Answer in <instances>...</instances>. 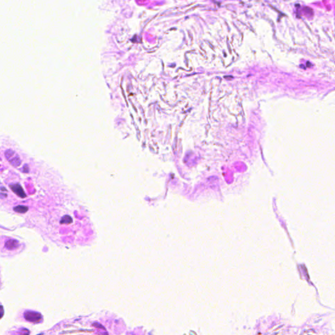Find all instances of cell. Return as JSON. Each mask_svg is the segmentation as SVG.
I'll return each mask as SVG.
<instances>
[{"instance_id": "2", "label": "cell", "mask_w": 335, "mask_h": 335, "mask_svg": "<svg viewBox=\"0 0 335 335\" xmlns=\"http://www.w3.org/2000/svg\"><path fill=\"white\" fill-rule=\"evenodd\" d=\"M25 319L30 322H39L41 320V316L39 313H37L33 311H27L24 313Z\"/></svg>"}, {"instance_id": "3", "label": "cell", "mask_w": 335, "mask_h": 335, "mask_svg": "<svg viewBox=\"0 0 335 335\" xmlns=\"http://www.w3.org/2000/svg\"><path fill=\"white\" fill-rule=\"evenodd\" d=\"M10 188L13 191L14 193H15L19 197L24 198L26 197V195L24 192L23 189L18 184H13L10 185Z\"/></svg>"}, {"instance_id": "7", "label": "cell", "mask_w": 335, "mask_h": 335, "mask_svg": "<svg viewBox=\"0 0 335 335\" xmlns=\"http://www.w3.org/2000/svg\"><path fill=\"white\" fill-rule=\"evenodd\" d=\"M3 313H4V311H3V306H0V318H2L3 317Z\"/></svg>"}, {"instance_id": "6", "label": "cell", "mask_w": 335, "mask_h": 335, "mask_svg": "<svg viewBox=\"0 0 335 335\" xmlns=\"http://www.w3.org/2000/svg\"><path fill=\"white\" fill-rule=\"evenodd\" d=\"M72 222V219L69 216H64L62 220L60 223L62 224H66V223H71Z\"/></svg>"}, {"instance_id": "4", "label": "cell", "mask_w": 335, "mask_h": 335, "mask_svg": "<svg viewBox=\"0 0 335 335\" xmlns=\"http://www.w3.org/2000/svg\"><path fill=\"white\" fill-rule=\"evenodd\" d=\"M18 245L19 244L17 240L11 239L5 242V247H6V249H8V250H13V249H17L18 247Z\"/></svg>"}, {"instance_id": "5", "label": "cell", "mask_w": 335, "mask_h": 335, "mask_svg": "<svg viewBox=\"0 0 335 335\" xmlns=\"http://www.w3.org/2000/svg\"><path fill=\"white\" fill-rule=\"evenodd\" d=\"M14 211L19 213H25L28 211V207L25 206H17L14 208Z\"/></svg>"}, {"instance_id": "1", "label": "cell", "mask_w": 335, "mask_h": 335, "mask_svg": "<svg viewBox=\"0 0 335 335\" xmlns=\"http://www.w3.org/2000/svg\"><path fill=\"white\" fill-rule=\"evenodd\" d=\"M5 156L9 162L14 167H18L21 165L19 156L12 149H8L5 153Z\"/></svg>"}]
</instances>
